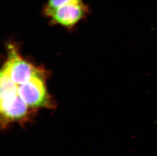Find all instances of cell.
Returning <instances> with one entry per match:
<instances>
[{"mask_svg": "<svg viewBox=\"0 0 157 156\" xmlns=\"http://www.w3.org/2000/svg\"><path fill=\"white\" fill-rule=\"evenodd\" d=\"M9 49L7 61L3 69L13 82L19 85L34 77L46 79L48 74L44 69L36 67L25 61L13 46H10Z\"/></svg>", "mask_w": 157, "mask_h": 156, "instance_id": "1", "label": "cell"}, {"mask_svg": "<svg viewBox=\"0 0 157 156\" xmlns=\"http://www.w3.org/2000/svg\"><path fill=\"white\" fill-rule=\"evenodd\" d=\"M45 79L34 77L18 85L19 96L30 108L53 109L55 103L48 93Z\"/></svg>", "mask_w": 157, "mask_h": 156, "instance_id": "2", "label": "cell"}, {"mask_svg": "<svg viewBox=\"0 0 157 156\" xmlns=\"http://www.w3.org/2000/svg\"><path fill=\"white\" fill-rule=\"evenodd\" d=\"M88 7L82 0L70 2L52 10L44 12L53 23L66 27H71L86 17Z\"/></svg>", "mask_w": 157, "mask_h": 156, "instance_id": "3", "label": "cell"}, {"mask_svg": "<svg viewBox=\"0 0 157 156\" xmlns=\"http://www.w3.org/2000/svg\"><path fill=\"white\" fill-rule=\"evenodd\" d=\"M29 108L18 94L13 102L1 110L2 126L5 127L10 123L24 120L28 115Z\"/></svg>", "mask_w": 157, "mask_h": 156, "instance_id": "4", "label": "cell"}, {"mask_svg": "<svg viewBox=\"0 0 157 156\" xmlns=\"http://www.w3.org/2000/svg\"><path fill=\"white\" fill-rule=\"evenodd\" d=\"M18 96V85L13 82L7 72L3 68L0 77L1 110L13 102Z\"/></svg>", "mask_w": 157, "mask_h": 156, "instance_id": "5", "label": "cell"}, {"mask_svg": "<svg viewBox=\"0 0 157 156\" xmlns=\"http://www.w3.org/2000/svg\"><path fill=\"white\" fill-rule=\"evenodd\" d=\"M74 1L77 0H48V2L45 5L43 12H45L52 10L63 5Z\"/></svg>", "mask_w": 157, "mask_h": 156, "instance_id": "6", "label": "cell"}]
</instances>
